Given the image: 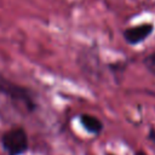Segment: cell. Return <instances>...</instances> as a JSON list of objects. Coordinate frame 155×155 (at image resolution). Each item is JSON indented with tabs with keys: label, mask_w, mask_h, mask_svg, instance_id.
<instances>
[{
	"label": "cell",
	"mask_w": 155,
	"mask_h": 155,
	"mask_svg": "<svg viewBox=\"0 0 155 155\" xmlns=\"http://www.w3.org/2000/svg\"><path fill=\"white\" fill-rule=\"evenodd\" d=\"M0 94L19 103L28 113H34L39 108L36 92L28 86L19 85L0 74Z\"/></svg>",
	"instance_id": "cell-1"
},
{
	"label": "cell",
	"mask_w": 155,
	"mask_h": 155,
	"mask_svg": "<svg viewBox=\"0 0 155 155\" xmlns=\"http://www.w3.org/2000/svg\"><path fill=\"white\" fill-rule=\"evenodd\" d=\"M0 144L7 155H24L29 150V137L23 127L13 126L1 134Z\"/></svg>",
	"instance_id": "cell-2"
},
{
	"label": "cell",
	"mask_w": 155,
	"mask_h": 155,
	"mask_svg": "<svg viewBox=\"0 0 155 155\" xmlns=\"http://www.w3.org/2000/svg\"><path fill=\"white\" fill-rule=\"evenodd\" d=\"M155 30L154 23H143L133 27H128L121 31L122 39L130 46H137L144 42Z\"/></svg>",
	"instance_id": "cell-3"
},
{
	"label": "cell",
	"mask_w": 155,
	"mask_h": 155,
	"mask_svg": "<svg viewBox=\"0 0 155 155\" xmlns=\"http://www.w3.org/2000/svg\"><path fill=\"white\" fill-rule=\"evenodd\" d=\"M79 122L81 125V127L92 136H99L102 133V131L104 130V124L101 119H98L97 116L88 114V113H82L79 115Z\"/></svg>",
	"instance_id": "cell-4"
},
{
	"label": "cell",
	"mask_w": 155,
	"mask_h": 155,
	"mask_svg": "<svg viewBox=\"0 0 155 155\" xmlns=\"http://www.w3.org/2000/svg\"><path fill=\"white\" fill-rule=\"evenodd\" d=\"M142 63H143V65L145 67V69H147L151 75L155 76V51L151 52V53H149V54H147V56L143 58Z\"/></svg>",
	"instance_id": "cell-5"
},
{
	"label": "cell",
	"mask_w": 155,
	"mask_h": 155,
	"mask_svg": "<svg viewBox=\"0 0 155 155\" xmlns=\"http://www.w3.org/2000/svg\"><path fill=\"white\" fill-rule=\"evenodd\" d=\"M108 67H109V69L111 70V73H113L115 76L120 75V74L126 69V65H124V63H122V62L111 63V64H108Z\"/></svg>",
	"instance_id": "cell-6"
},
{
	"label": "cell",
	"mask_w": 155,
	"mask_h": 155,
	"mask_svg": "<svg viewBox=\"0 0 155 155\" xmlns=\"http://www.w3.org/2000/svg\"><path fill=\"white\" fill-rule=\"evenodd\" d=\"M147 138H148V139H149V140L155 145V127H150V128H149Z\"/></svg>",
	"instance_id": "cell-7"
},
{
	"label": "cell",
	"mask_w": 155,
	"mask_h": 155,
	"mask_svg": "<svg viewBox=\"0 0 155 155\" xmlns=\"http://www.w3.org/2000/svg\"><path fill=\"white\" fill-rule=\"evenodd\" d=\"M133 155H148V154H147L144 150H142V149H140V150H137V151H134V154H133Z\"/></svg>",
	"instance_id": "cell-8"
},
{
	"label": "cell",
	"mask_w": 155,
	"mask_h": 155,
	"mask_svg": "<svg viewBox=\"0 0 155 155\" xmlns=\"http://www.w3.org/2000/svg\"><path fill=\"white\" fill-rule=\"evenodd\" d=\"M104 155H115V154H114V153H108V151H107Z\"/></svg>",
	"instance_id": "cell-9"
}]
</instances>
